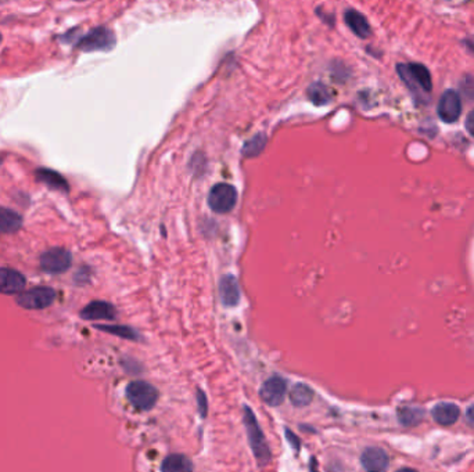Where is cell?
Here are the masks:
<instances>
[{"mask_svg":"<svg viewBox=\"0 0 474 472\" xmlns=\"http://www.w3.org/2000/svg\"><path fill=\"white\" fill-rule=\"evenodd\" d=\"M26 287V278L10 268H0V292L6 295L18 294Z\"/></svg>","mask_w":474,"mask_h":472,"instance_id":"30bf717a","label":"cell"},{"mask_svg":"<svg viewBox=\"0 0 474 472\" xmlns=\"http://www.w3.org/2000/svg\"><path fill=\"white\" fill-rule=\"evenodd\" d=\"M115 45V36L112 31L104 27H99L90 31L81 39L78 48L84 52H97V50H110Z\"/></svg>","mask_w":474,"mask_h":472,"instance_id":"5b68a950","label":"cell"},{"mask_svg":"<svg viewBox=\"0 0 474 472\" xmlns=\"http://www.w3.org/2000/svg\"><path fill=\"white\" fill-rule=\"evenodd\" d=\"M128 400L139 410H150L158 400V390L144 381H134L126 388Z\"/></svg>","mask_w":474,"mask_h":472,"instance_id":"3957f363","label":"cell"},{"mask_svg":"<svg viewBox=\"0 0 474 472\" xmlns=\"http://www.w3.org/2000/svg\"><path fill=\"white\" fill-rule=\"evenodd\" d=\"M468 419L474 424V406L468 410Z\"/></svg>","mask_w":474,"mask_h":472,"instance_id":"d4e9b609","label":"cell"},{"mask_svg":"<svg viewBox=\"0 0 474 472\" xmlns=\"http://www.w3.org/2000/svg\"><path fill=\"white\" fill-rule=\"evenodd\" d=\"M81 316L86 320H112L115 317V309L112 304L95 301L85 307Z\"/></svg>","mask_w":474,"mask_h":472,"instance_id":"4fadbf2b","label":"cell"},{"mask_svg":"<svg viewBox=\"0 0 474 472\" xmlns=\"http://www.w3.org/2000/svg\"><path fill=\"white\" fill-rule=\"evenodd\" d=\"M0 42H1V35H0Z\"/></svg>","mask_w":474,"mask_h":472,"instance_id":"4316f807","label":"cell"},{"mask_svg":"<svg viewBox=\"0 0 474 472\" xmlns=\"http://www.w3.org/2000/svg\"><path fill=\"white\" fill-rule=\"evenodd\" d=\"M344 18H345L347 26L351 28V31L357 36L367 38L370 35V32H372L370 26L367 23V20L365 18V16H362L360 11H357V10H347L345 14H344Z\"/></svg>","mask_w":474,"mask_h":472,"instance_id":"9a60e30c","label":"cell"},{"mask_svg":"<svg viewBox=\"0 0 474 472\" xmlns=\"http://www.w3.org/2000/svg\"><path fill=\"white\" fill-rule=\"evenodd\" d=\"M99 327L104 331L117 334V335H119L122 338H126V339H136L138 338L136 331L129 329V327H124V326H99Z\"/></svg>","mask_w":474,"mask_h":472,"instance_id":"7402d4cb","label":"cell"},{"mask_svg":"<svg viewBox=\"0 0 474 472\" xmlns=\"http://www.w3.org/2000/svg\"><path fill=\"white\" fill-rule=\"evenodd\" d=\"M71 263H72V256L64 248H52L43 252L41 256V268L46 273L52 275L64 273L65 270L70 269Z\"/></svg>","mask_w":474,"mask_h":472,"instance_id":"52a82bcc","label":"cell"},{"mask_svg":"<svg viewBox=\"0 0 474 472\" xmlns=\"http://www.w3.org/2000/svg\"><path fill=\"white\" fill-rule=\"evenodd\" d=\"M466 129L474 138V110L469 112V115L466 118Z\"/></svg>","mask_w":474,"mask_h":472,"instance_id":"cb8c5ba5","label":"cell"},{"mask_svg":"<svg viewBox=\"0 0 474 472\" xmlns=\"http://www.w3.org/2000/svg\"><path fill=\"white\" fill-rule=\"evenodd\" d=\"M286 392H287V383L279 375H275L264 383L262 388L259 390V396L266 405L279 406L284 400Z\"/></svg>","mask_w":474,"mask_h":472,"instance_id":"ba28073f","label":"cell"},{"mask_svg":"<svg viewBox=\"0 0 474 472\" xmlns=\"http://www.w3.org/2000/svg\"><path fill=\"white\" fill-rule=\"evenodd\" d=\"M290 400L297 407L308 406L313 400V390L304 384H297L291 389Z\"/></svg>","mask_w":474,"mask_h":472,"instance_id":"d6986e66","label":"cell"},{"mask_svg":"<svg viewBox=\"0 0 474 472\" xmlns=\"http://www.w3.org/2000/svg\"><path fill=\"white\" fill-rule=\"evenodd\" d=\"M307 94L308 99L316 106H323V104L329 103L330 99H332L329 89L325 84H319V82L311 84L309 89H308Z\"/></svg>","mask_w":474,"mask_h":472,"instance_id":"ffe728a7","label":"cell"},{"mask_svg":"<svg viewBox=\"0 0 474 472\" xmlns=\"http://www.w3.org/2000/svg\"><path fill=\"white\" fill-rule=\"evenodd\" d=\"M56 298L55 290L49 287H36L18 295L17 304L24 309H45L52 305Z\"/></svg>","mask_w":474,"mask_h":472,"instance_id":"8992f818","label":"cell"},{"mask_svg":"<svg viewBox=\"0 0 474 472\" xmlns=\"http://www.w3.org/2000/svg\"><path fill=\"white\" fill-rule=\"evenodd\" d=\"M462 114V100L453 90H446L438 103V115L446 124H453Z\"/></svg>","mask_w":474,"mask_h":472,"instance_id":"9c48e42d","label":"cell"},{"mask_svg":"<svg viewBox=\"0 0 474 472\" xmlns=\"http://www.w3.org/2000/svg\"><path fill=\"white\" fill-rule=\"evenodd\" d=\"M163 472H193V466L186 456L171 454L163 461Z\"/></svg>","mask_w":474,"mask_h":472,"instance_id":"e0dca14e","label":"cell"},{"mask_svg":"<svg viewBox=\"0 0 474 472\" xmlns=\"http://www.w3.org/2000/svg\"><path fill=\"white\" fill-rule=\"evenodd\" d=\"M397 472H416L415 470H411V468H402V470H399V471Z\"/></svg>","mask_w":474,"mask_h":472,"instance_id":"484cf974","label":"cell"},{"mask_svg":"<svg viewBox=\"0 0 474 472\" xmlns=\"http://www.w3.org/2000/svg\"><path fill=\"white\" fill-rule=\"evenodd\" d=\"M23 224V218L7 208H0V233L4 234H11L20 230Z\"/></svg>","mask_w":474,"mask_h":472,"instance_id":"2e32d148","label":"cell"},{"mask_svg":"<svg viewBox=\"0 0 474 472\" xmlns=\"http://www.w3.org/2000/svg\"><path fill=\"white\" fill-rule=\"evenodd\" d=\"M362 466L369 472H383L389 467V456L384 450L377 447H369L361 457Z\"/></svg>","mask_w":474,"mask_h":472,"instance_id":"8fae6325","label":"cell"},{"mask_svg":"<svg viewBox=\"0 0 474 472\" xmlns=\"http://www.w3.org/2000/svg\"><path fill=\"white\" fill-rule=\"evenodd\" d=\"M36 177H38V180H41L42 183L48 185V186L52 187V189L63 190V192H67V190H68V185H67V182H65L58 173L53 172V170H50V169H45V168L38 169V170H36Z\"/></svg>","mask_w":474,"mask_h":472,"instance_id":"ac0fdd59","label":"cell"},{"mask_svg":"<svg viewBox=\"0 0 474 472\" xmlns=\"http://www.w3.org/2000/svg\"><path fill=\"white\" fill-rule=\"evenodd\" d=\"M398 74L402 81L409 86V89L421 90L424 93L431 92V77L429 70L421 64H399L397 67Z\"/></svg>","mask_w":474,"mask_h":472,"instance_id":"7a4b0ae2","label":"cell"},{"mask_svg":"<svg viewBox=\"0 0 474 472\" xmlns=\"http://www.w3.org/2000/svg\"><path fill=\"white\" fill-rule=\"evenodd\" d=\"M433 418L436 419V422H438L440 425H452L458 421V418L460 416V410L456 405L453 403H438L437 406H434L433 412Z\"/></svg>","mask_w":474,"mask_h":472,"instance_id":"5bb4252c","label":"cell"},{"mask_svg":"<svg viewBox=\"0 0 474 472\" xmlns=\"http://www.w3.org/2000/svg\"><path fill=\"white\" fill-rule=\"evenodd\" d=\"M244 424L249 434V441L252 444V453L258 461V466L265 467L271 460V450L266 444L265 435L258 425V421L254 416L250 407H244Z\"/></svg>","mask_w":474,"mask_h":472,"instance_id":"6da1fadb","label":"cell"},{"mask_svg":"<svg viewBox=\"0 0 474 472\" xmlns=\"http://www.w3.org/2000/svg\"><path fill=\"white\" fill-rule=\"evenodd\" d=\"M473 260H474V247H473Z\"/></svg>","mask_w":474,"mask_h":472,"instance_id":"83f0119b","label":"cell"},{"mask_svg":"<svg viewBox=\"0 0 474 472\" xmlns=\"http://www.w3.org/2000/svg\"><path fill=\"white\" fill-rule=\"evenodd\" d=\"M266 141H268V138L264 133L255 135L249 141H246V144L243 147V155L249 157V158L259 155L264 151V148L266 146Z\"/></svg>","mask_w":474,"mask_h":472,"instance_id":"44dd1931","label":"cell"},{"mask_svg":"<svg viewBox=\"0 0 474 472\" xmlns=\"http://www.w3.org/2000/svg\"><path fill=\"white\" fill-rule=\"evenodd\" d=\"M220 297L225 306H236L240 301V288L235 276H223L220 281Z\"/></svg>","mask_w":474,"mask_h":472,"instance_id":"7c38bea8","label":"cell"},{"mask_svg":"<svg viewBox=\"0 0 474 472\" xmlns=\"http://www.w3.org/2000/svg\"><path fill=\"white\" fill-rule=\"evenodd\" d=\"M197 397H198V403H200V413H201V416L205 417V415H207V400H205V395H204L201 390H198Z\"/></svg>","mask_w":474,"mask_h":472,"instance_id":"603a6c76","label":"cell"},{"mask_svg":"<svg viewBox=\"0 0 474 472\" xmlns=\"http://www.w3.org/2000/svg\"><path fill=\"white\" fill-rule=\"evenodd\" d=\"M237 202V192L233 186L226 183L215 185L208 194V205L217 214L230 212Z\"/></svg>","mask_w":474,"mask_h":472,"instance_id":"277c9868","label":"cell"}]
</instances>
